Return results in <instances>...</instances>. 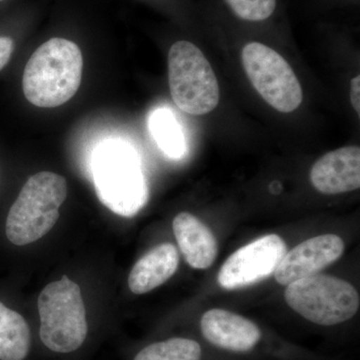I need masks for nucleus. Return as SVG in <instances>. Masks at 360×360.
Masks as SVG:
<instances>
[{"label":"nucleus","mask_w":360,"mask_h":360,"mask_svg":"<svg viewBox=\"0 0 360 360\" xmlns=\"http://www.w3.org/2000/svg\"><path fill=\"white\" fill-rule=\"evenodd\" d=\"M310 181L316 191L328 195L359 189V146H347L322 156L311 168Z\"/></svg>","instance_id":"obj_11"},{"label":"nucleus","mask_w":360,"mask_h":360,"mask_svg":"<svg viewBox=\"0 0 360 360\" xmlns=\"http://www.w3.org/2000/svg\"><path fill=\"white\" fill-rule=\"evenodd\" d=\"M239 20L250 23L264 22L276 13L277 0H224Z\"/></svg>","instance_id":"obj_17"},{"label":"nucleus","mask_w":360,"mask_h":360,"mask_svg":"<svg viewBox=\"0 0 360 360\" xmlns=\"http://www.w3.org/2000/svg\"><path fill=\"white\" fill-rule=\"evenodd\" d=\"M286 252L285 243L277 234L258 238L227 258L217 276L219 285L234 290L259 283L276 272Z\"/></svg>","instance_id":"obj_8"},{"label":"nucleus","mask_w":360,"mask_h":360,"mask_svg":"<svg viewBox=\"0 0 360 360\" xmlns=\"http://www.w3.org/2000/svg\"><path fill=\"white\" fill-rule=\"evenodd\" d=\"M345 243L335 234H323L303 241L286 252L274 276L281 285L319 274L342 255Z\"/></svg>","instance_id":"obj_10"},{"label":"nucleus","mask_w":360,"mask_h":360,"mask_svg":"<svg viewBox=\"0 0 360 360\" xmlns=\"http://www.w3.org/2000/svg\"><path fill=\"white\" fill-rule=\"evenodd\" d=\"M40 342L49 352L68 355L79 352L89 338L79 285L63 276L45 286L39 297Z\"/></svg>","instance_id":"obj_3"},{"label":"nucleus","mask_w":360,"mask_h":360,"mask_svg":"<svg viewBox=\"0 0 360 360\" xmlns=\"http://www.w3.org/2000/svg\"><path fill=\"white\" fill-rule=\"evenodd\" d=\"M179 264L177 248L162 243L153 248L135 264L130 271L129 286L134 295H143L167 283Z\"/></svg>","instance_id":"obj_13"},{"label":"nucleus","mask_w":360,"mask_h":360,"mask_svg":"<svg viewBox=\"0 0 360 360\" xmlns=\"http://www.w3.org/2000/svg\"><path fill=\"white\" fill-rule=\"evenodd\" d=\"M84 58L75 42L52 37L40 45L26 63L22 77L25 98L33 105L54 108L77 94Z\"/></svg>","instance_id":"obj_1"},{"label":"nucleus","mask_w":360,"mask_h":360,"mask_svg":"<svg viewBox=\"0 0 360 360\" xmlns=\"http://www.w3.org/2000/svg\"><path fill=\"white\" fill-rule=\"evenodd\" d=\"M203 340L212 347L233 354L255 352L264 340V331L255 322L229 310H208L201 316Z\"/></svg>","instance_id":"obj_9"},{"label":"nucleus","mask_w":360,"mask_h":360,"mask_svg":"<svg viewBox=\"0 0 360 360\" xmlns=\"http://www.w3.org/2000/svg\"><path fill=\"white\" fill-rule=\"evenodd\" d=\"M350 101L352 108L360 115V77L357 75L350 82Z\"/></svg>","instance_id":"obj_19"},{"label":"nucleus","mask_w":360,"mask_h":360,"mask_svg":"<svg viewBox=\"0 0 360 360\" xmlns=\"http://www.w3.org/2000/svg\"><path fill=\"white\" fill-rule=\"evenodd\" d=\"M148 125L156 143L168 158L179 160L186 155V137L172 111L165 108L153 111Z\"/></svg>","instance_id":"obj_16"},{"label":"nucleus","mask_w":360,"mask_h":360,"mask_svg":"<svg viewBox=\"0 0 360 360\" xmlns=\"http://www.w3.org/2000/svg\"><path fill=\"white\" fill-rule=\"evenodd\" d=\"M66 196L68 184L61 175L42 172L30 176L9 210L6 227L8 240L22 246L44 236L58 221Z\"/></svg>","instance_id":"obj_4"},{"label":"nucleus","mask_w":360,"mask_h":360,"mask_svg":"<svg viewBox=\"0 0 360 360\" xmlns=\"http://www.w3.org/2000/svg\"><path fill=\"white\" fill-rule=\"evenodd\" d=\"M168 82L180 110L205 115L219 103V85L203 52L188 40L174 42L168 52Z\"/></svg>","instance_id":"obj_5"},{"label":"nucleus","mask_w":360,"mask_h":360,"mask_svg":"<svg viewBox=\"0 0 360 360\" xmlns=\"http://www.w3.org/2000/svg\"><path fill=\"white\" fill-rule=\"evenodd\" d=\"M14 49L13 39L9 37H0V70L11 60Z\"/></svg>","instance_id":"obj_18"},{"label":"nucleus","mask_w":360,"mask_h":360,"mask_svg":"<svg viewBox=\"0 0 360 360\" xmlns=\"http://www.w3.org/2000/svg\"><path fill=\"white\" fill-rule=\"evenodd\" d=\"M132 360H206V356L200 341L187 336H172L141 347Z\"/></svg>","instance_id":"obj_15"},{"label":"nucleus","mask_w":360,"mask_h":360,"mask_svg":"<svg viewBox=\"0 0 360 360\" xmlns=\"http://www.w3.org/2000/svg\"><path fill=\"white\" fill-rule=\"evenodd\" d=\"M286 302L303 319L321 326H335L359 311L360 298L352 284L328 276H314L288 284L284 293Z\"/></svg>","instance_id":"obj_6"},{"label":"nucleus","mask_w":360,"mask_h":360,"mask_svg":"<svg viewBox=\"0 0 360 360\" xmlns=\"http://www.w3.org/2000/svg\"><path fill=\"white\" fill-rule=\"evenodd\" d=\"M91 172L99 201L123 217L137 214L148 201V181L129 144L110 139L92 155Z\"/></svg>","instance_id":"obj_2"},{"label":"nucleus","mask_w":360,"mask_h":360,"mask_svg":"<svg viewBox=\"0 0 360 360\" xmlns=\"http://www.w3.org/2000/svg\"><path fill=\"white\" fill-rule=\"evenodd\" d=\"M175 238L187 264L196 269L212 266L219 253L212 231L191 213L181 212L172 222Z\"/></svg>","instance_id":"obj_12"},{"label":"nucleus","mask_w":360,"mask_h":360,"mask_svg":"<svg viewBox=\"0 0 360 360\" xmlns=\"http://www.w3.org/2000/svg\"><path fill=\"white\" fill-rule=\"evenodd\" d=\"M32 347V329L25 317L0 302V360H25Z\"/></svg>","instance_id":"obj_14"},{"label":"nucleus","mask_w":360,"mask_h":360,"mask_svg":"<svg viewBox=\"0 0 360 360\" xmlns=\"http://www.w3.org/2000/svg\"><path fill=\"white\" fill-rule=\"evenodd\" d=\"M4 1V0H0V2Z\"/></svg>","instance_id":"obj_20"},{"label":"nucleus","mask_w":360,"mask_h":360,"mask_svg":"<svg viewBox=\"0 0 360 360\" xmlns=\"http://www.w3.org/2000/svg\"><path fill=\"white\" fill-rule=\"evenodd\" d=\"M243 63L251 84L274 110L290 113L300 108L302 85L278 52L262 42H248L243 49Z\"/></svg>","instance_id":"obj_7"}]
</instances>
